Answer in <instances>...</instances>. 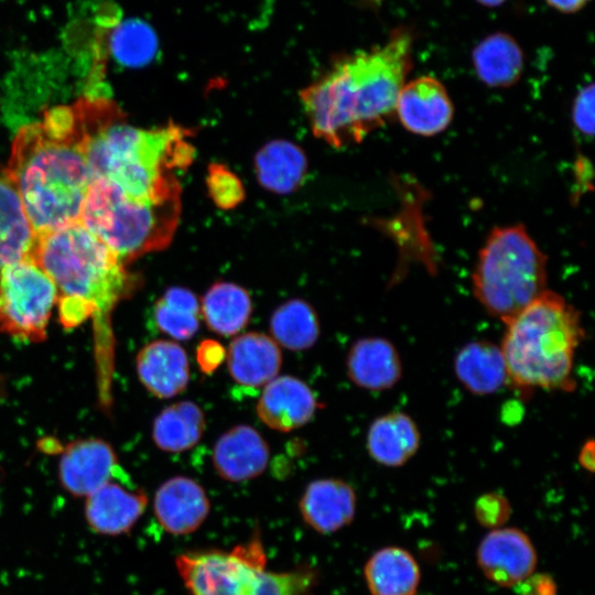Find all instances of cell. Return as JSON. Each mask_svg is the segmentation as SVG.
<instances>
[{
    "instance_id": "1",
    "label": "cell",
    "mask_w": 595,
    "mask_h": 595,
    "mask_svg": "<svg viewBox=\"0 0 595 595\" xmlns=\"http://www.w3.org/2000/svg\"><path fill=\"white\" fill-rule=\"evenodd\" d=\"M74 105L85 133L91 180H104L138 201L181 198L174 170L193 159L188 131L175 125L149 130L130 126L106 96L85 95Z\"/></svg>"
},
{
    "instance_id": "2",
    "label": "cell",
    "mask_w": 595,
    "mask_h": 595,
    "mask_svg": "<svg viewBox=\"0 0 595 595\" xmlns=\"http://www.w3.org/2000/svg\"><path fill=\"white\" fill-rule=\"evenodd\" d=\"M4 173L35 235L80 220L91 178L74 104L50 108L20 128Z\"/></svg>"
},
{
    "instance_id": "3",
    "label": "cell",
    "mask_w": 595,
    "mask_h": 595,
    "mask_svg": "<svg viewBox=\"0 0 595 595\" xmlns=\"http://www.w3.org/2000/svg\"><path fill=\"white\" fill-rule=\"evenodd\" d=\"M412 39L399 31L383 45L339 61L301 93L313 133L342 148L392 116L411 68Z\"/></svg>"
},
{
    "instance_id": "4",
    "label": "cell",
    "mask_w": 595,
    "mask_h": 595,
    "mask_svg": "<svg viewBox=\"0 0 595 595\" xmlns=\"http://www.w3.org/2000/svg\"><path fill=\"white\" fill-rule=\"evenodd\" d=\"M504 324L499 346L508 381L522 398L538 389L574 390L575 355L585 338L574 305L548 289Z\"/></svg>"
},
{
    "instance_id": "5",
    "label": "cell",
    "mask_w": 595,
    "mask_h": 595,
    "mask_svg": "<svg viewBox=\"0 0 595 595\" xmlns=\"http://www.w3.org/2000/svg\"><path fill=\"white\" fill-rule=\"evenodd\" d=\"M30 258L53 280L58 295L89 302L100 317L138 286L137 275L80 220L36 235Z\"/></svg>"
},
{
    "instance_id": "6",
    "label": "cell",
    "mask_w": 595,
    "mask_h": 595,
    "mask_svg": "<svg viewBox=\"0 0 595 595\" xmlns=\"http://www.w3.org/2000/svg\"><path fill=\"white\" fill-rule=\"evenodd\" d=\"M547 262L524 226L496 227L478 252L474 295L490 316L506 323L548 290Z\"/></svg>"
},
{
    "instance_id": "7",
    "label": "cell",
    "mask_w": 595,
    "mask_h": 595,
    "mask_svg": "<svg viewBox=\"0 0 595 595\" xmlns=\"http://www.w3.org/2000/svg\"><path fill=\"white\" fill-rule=\"evenodd\" d=\"M180 216L181 198L138 201L127 197L104 180H91L80 221L126 264L165 248Z\"/></svg>"
},
{
    "instance_id": "8",
    "label": "cell",
    "mask_w": 595,
    "mask_h": 595,
    "mask_svg": "<svg viewBox=\"0 0 595 595\" xmlns=\"http://www.w3.org/2000/svg\"><path fill=\"white\" fill-rule=\"evenodd\" d=\"M58 291L44 270L28 257L0 270V333L29 343L46 338Z\"/></svg>"
},
{
    "instance_id": "9",
    "label": "cell",
    "mask_w": 595,
    "mask_h": 595,
    "mask_svg": "<svg viewBox=\"0 0 595 595\" xmlns=\"http://www.w3.org/2000/svg\"><path fill=\"white\" fill-rule=\"evenodd\" d=\"M175 566L188 595H248L255 573L267 566L259 530L229 551L198 549L180 553Z\"/></svg>"
},
{
    "instance_id": "10",
    "label": "cell",
    "mask_w": 595,
    "mask_h": 595,
    "mask_svg": "<svg viewBox=\"0 0 595 595\" xmlns=\"http://www.w3.org/2000/svg\"><path fill=\"white\" fill-rule=\"evenodd\" d=\"M476 560L490 582L501 587H515L534 572L538 555L526 532L501 527L490 530L482 539Z\"/></svg>"
},
{
    "instance_id": "11",
    "label": "cell",
    "mask_w": 595,
    "mask_h": 595,
    "mask_svg": "<svg viewBox=\"0 0 595 595\" xmlns=\"http://www.w3.org/2000/svg\"><path fill=\"white\" fill-rule=\"evenodd\" d=\"M113 448L100 439H83L67 444L58 464V478L66 491L88 497L110 482L118 472Z\"/></svg>"
},
{
    "instance_id": "12",
    "label": "cell",
    "mask_w": 595,
    "mask_h": 595,
    "mask_svg": "<svg viewBox=\"0 0 595 595\" xmlns=\"http://www.w3.org/2000/svg\"><path fill=\"white\" fill-rule=\"evenodd\" d=\"M394 113L408 131L431 137L448 127L454 107L439 79L421 76L403 85L396 101Z\"/></svg>"
},
{
    "instance_id": "13",
    "label": "cell",
    "mask_w": 595,
    "mask_h": 595,
    "mask_svg": "<svg viewBox=\"0 0 595 595\" xmlns=\"http://www.w3.org/2000/svg\"><path fill=\"white\" fill-rule=\"evenodd\" d=\"M153 511L165 532L187 536L205 522L210 511V501L204 487L195 479L174 476L158 488Z\"/></svg>"
},
{
    "instance_id": "14",
    "label": "cell",
    "mask_w": 595,
    "mask_h": 595,
    "mask_svg": "<svg viewBox=\"0 0 595 595\" xmlns=\"http://www.w3.org/2000/svg\"><path fill=\"white\" fill-rule=\"evenodd\" d=\"M318 408L313 390L301 379L286 375L277 376L263 387L256 411L269 428L290 432L310 422Z\"/></svg>"
},
{
    "instance_id": "15",
    "label": "cell",
    "mask_w": 595,
    "mask_h": 595,
    "mask_svg": "<svg viewBox=\"0 0 595 595\" xmlns=\"http://www.w3.org/2000/svg\"><path fill=\"white\" fill-rule=\"evenodd\" d=\"M356 507L355 489L339 478L311 482L299 500L303 521L320 534H332L350 524Z\"/></svg>"
},
{
    "instance_id": "16",
    "label": "cell",
    "mask_w": 595,
    "mask_h": 595,
    "mask_svg": "<svg viewBox=\"0 0 595 595\" xmlns=\"http://www.w3.org/2000/svg\"><path fill=\"white\" fill-rule=\"evenodd\" d=\"M270 450L252 426L239 424L223 433L213 448V466L227 482L242 483L261 475L269 463Z\"/></svg>"
},
{
    "instance_id": "17",
    "label": "cell",
    "mask_w": 595,
    "mask_h": 595,
    "mask_svg": "<svg viewBox=\"0 0 595 595\" xmlns=\"http://www.w3.org/2000/svg\"><path fill=\"white\" fill-rule=\"evenodd\" d=\"M148 496L141 489H127L108 482L86 497L85 519L88 527L102 536H121L131 531L143 515Z\"/></svg>"
},
{
    "instance_id": "18",
    "label": "cell",
    "mask_w": 595,
    "mask_h": 595,
    "mask_svg": "<svg viewBox=\"0 0 595 595\" xmlns=\"http://www.w3.org/2000/svg\"><path fill=\"white\" fill-rule=\"evenodd\" d=\"M136 366L141 383L158 398L177 396L190 381L187 354L172 340L159 339L147 344L137 355Z\"/></svg>"
},
{
    "instance_id": "19",
    "label": "cell",
    "mask_w": 595,
    "mask_h": 595,
    "mask_svg": "<svg viewBox=\"0 0 595 595\" xmlns=\"http://www.w3.org/2000/svg\"><path fill=\"white\" fill-rule=\"evenodd\" d=\"M348 378L369 391L393 388L402 377V361L397 347L387 338L372 336L356 340L346 358Z\"/></svg>"
},
{
    "instance_id": "20",
    "label": "cell",
    "mask_w": 595,
    "mask_h": 595,
    "mask_svg": "<svg viewBox=\"0 0 595 595\" xmlns=\"http://www.w3.org/2000/svg\"><path fill=\"white\" fill-rule=\"evenodd\" d=\"M226 359L229 375L236 383L259 388L278 376L282 365V353L271 336L249 332L230 342Z\"/></svg>"
},
{
    "instance_id": "21",
    "label": "cell",
    "mask_w": 595,
    "mask_h": 595,
    "mask_svg": "<svg viewBox=\"0 0 595 595\" xmlns=\"http://www.w3.org/2000/svg\"><path fill=\"white\" fill-rule=\"evenodd\" d=\"M421 434L415 421L403 411H391L376 418L367 431L369 456L386 467H400L419 451Z\"/></svg>"
},
{
    "instance_id": "22",
    "label": "cell",
    "mask_w": 595,
    "mask_h": 595,
    "mask_svg": "<svg viewBox=\"0 0 595 595\" xmlns=\"http://www.w3.org/2000/svg\"><path fill=\"white\" fill-rule=\"evenodd\" d=\"M458 381L472 393L491 394L509 385L499 345L478 339L465 344L454 359Z\"/></svg>"
},
{
    "instance_id": "23",
    "label": "cell",
    "mask_w": 595,
    "mask_h": 595,
    "mask_svg": "<svg viewBox=\"0 0 595 595\" xmlns=\"http://www.w3.org/2000/svg\"><path fill=\"white\" fill-rule=\"evenodd\" d=\"M370 595H415L420 566L415 558L401 547H385L371 554L364 567Z\"/></svg>"
},
{
    "instance_id": "24",
    "label": "cell",
    "mask_w": 595,
    "mask_h": 595,
    "mask_svg": "<svg viewBox=\"0 0 595 595\" xmlns=\"http://www.w3.org/2000/svg\"><path fill=\"white\" fill-rule=\"evenodd\" d=\"M35 238L17 188L0 174V270L30 257Z\"/></svg>"
},
{
    "instance_id": "25",
    "label": "cell",
    "mask_w": 595,
    "mask_h": 595,
    "mask_svg": "<svg viewBox=\"0 0 595 595\" xmlns=\"http://www.w3.org/2000/svg\"><path fill=\"white\" fill-rule=\"evenodd\" d=\"M472 61L478 78L490 87L516 84L523 69V53L512 36L497 32L473 50Z\"/></svg>"
},
{
    "instance_id": "26",
    "label": "cell",
    "mask_w": 595,
    "mask_h": 595,
    "mask_svg": "<svg viewBox=\"0 0 595 595\" xmlns=\"http://www.w3.org/2000/svg\"><path fill=\"white\" fill-rule=\"evenodd\" d=\"M199 304L208 328L221 336L238 334L247 326L252 313L249 292L231 282L214 283Z\"/></svg>"
},
{
    "instance_id": "27",
    "label": "cell",
    "mask_w": 595,
    "mask_h": 595,
    "mask_svg": "<svg viewBox=\"0 0 595 595\" xmlns=\"http://www.w3.org/2000/svg\"><path fill=\"white\" fill-rule=\"evenodd\" d=\"M255 169L264 188L285 194L302 183L306 172V159L298 145L284 140H274L257 153Z\"/></svg>"
},
{
    "instance_id": "28",
    "label": "cell",
    "mask_w": 595,
    "mask_h": 595,
    "mask_svg": "<svg viewBox=\"0 0 595 595\" xmlns=\"http://www.w3.org/2000/svg\"><path fill=\"white\" fill-rule=\"evenodd\" d=\"M206 428L202 409L184 400L164 408L155 418L152 437L162 451L180 453L194 447Z\"/></svg>"
},
{
    "instance_id": "29",
    "label": "cell",
    "mask_w": 595,
    "mask_h": 595,
    "mask_svg": "<svg viewBox=\"0 0 595 595\" xmlns=\"http://www.w3.org/2000/svg\"><path fill=\"white\" fill-rule=\"evenodd\" d=\"M269 328L273 340L290 350L311 348L321 333L316 311L301 299H291L278 306L270 316Z\"/></svg>"
},
{
    "instance_id": "30",
    "label": "cell",
    "mask_w": 595,
    "mask_h": 595,
    "mask_svg": "<svg viewBox=\"0 0 595 595\" xmlns=\"http://www.w3.org/2000/svg\"><path fill=\"white\" fill-rule=\"evenodd\" d=\"M201 316V304L196 295L183 286L169 288L153 310L156 327L178 340L190 339L196 334Z\"/></svg>"
},
{
    "instance_id": "31",
    "label": "cell",
    "mask_w": 595,
    "mask_h": 595,
    "mask_svg": "<svg viewBox=\"0 0 595 595\" xmlns=\"http://www.w3.org/2000/svg\"><path fill=\"white\" fill-rule=\"evenodd\" d=\"M107 53L126 67L149 64L158 51V37L147 22L139 19L119 21L107 35Z\"/></svg>"
},
{
    "instance_id": "32",
    "label": "cell",
    "mask_w": 595,
    "mask_h": 595,
    "mask_svg": "<svg viewBox=\"0 0 595 595\" xmlns=\"http://www.w3.org/2000/svg\"><path fill=\"white\" fill-rule=\"evenodd\" d=\"M320 572L310 563H302L288 571L258 570L248 595H314Z\"/></svg>"
},
{
    "instance_id": "33",
    "label": "cell",
    "mask_w": 595,
    "mask_h": 595,
    "mask_svg": "<svg viewBox=\"0 0 595 595\" xmlns=\"http://www.w3.org/2000/svg\"><path fill=\"white\" fill-rule=\"evenodd\" d=\"M206 185L209 197L219 208H234L244 199L245 190L241 181L223 164L209 165Z\"/></svg>"
},
{
    "instance_id": "34",
    "label": "cell",
    "mask_w": 595,
    "mask_h": 595,
    "mask_svg": "<svg viewBox=\"0 0 595 595\" xmlns=\"http://www.w3.org/2000/svg\"><path fill=\"white\" fill-rule=\"evenodd\" d=\"M477 522L490 530L501 528L510 519L511 505L506 496L497 491L478 497L474 505Z\"/></svg>"
},
{
    "instance_id": "35",
    "label": "cell",
    "mask_w": 595,
    "mask_h": 595,
    "mask_svg": "<svg viewBox=\"0 0 595 595\" xmlns=\"http://www.w3.org/2000/svg\"><path fill=\"white\" fill-rule=\"evenodd\" d=\"M572 120L577 131L592 137L594 131V85L583 87L573 104Z\"/></svg>"
},
{
    "instance_id": "36",
    "label": "cell",
    "mask_w": 595,
    "mask_h": 595,
    "mask_svg": "<svg viewBox=\"0 0 595 595\" xmlns=\"http://www.w3.org/2000/svg\"><path fill=\"white\" fill-rule=\"evenodd\" d=\"M56 303L60 321L65 328L75 327L96 313L93 304L79 298L58 295Z\"/></svg>"
},
{
    "instance_id": "37",
    "label": "cell",
    "mask_w": 595,
    "mask_h": 595,
    "mask_svg": "<svg viewBox=\"0 0 595 595\" xmlns=\"http://www.w3.org/2000/svg\"><path fill=\"white\" fill-rule=\"evenodd\" d=\"M195 356L201 370L210 375L224 363L226 349L219 342L206 338L197 345Z\"/></svg>"
},
{
    "instance_id": "38",
    "label": "cell",
    "mask_w": 595,
    "mask_h": 595,
    "mask_svg": "<svg viewBox=\"0 0 595 595\" xmlns=\"http://www.w3.org/2000/svg\"><path fill=\"white\" fill-rule=\"evenodd\" d=\"M517 595H556L554 578L547 573H532L515 587Z\"/></svg>"
},
{
    "instance_id": "39",
    "label": "cell",
    "mask_w": 595,
    "mask_h": 595,
    "mask_svg": "<svg viewBox=\"0 0 595 595\" xmlns=\"http://www.w3.org/2000/svg\"><path fill=\"white\" fill-rule=\"evenodd\" d=\"M555 10L563 13L580 11L589 0H545Z\"/></svg>"
},
{
    "instance_id": "40",
    "label": "cell",
    "mask_w": 595,
    "mask_h": 595,
    "mask_svg": "<svg viewBox=\"0 0 595 595\" xmlns=\"http://www.w3.org/2000/svg\"><path fill=\"white\" fill-rule=\"evenodd\" d=\"M578 463L580 465L588 470H594V442L593 440L587 441L581 448L578 453Z\"/></svg>"
},
{
    "instance_id": "41",
    "label": "cell",
    "mask_w": 595,
    "mask_h": 595,
    "mask_svg": "<svg viewBox=\"0 0 595 595\" xmlns=\"http://www.w3.org/2000/svg\"><path fill=\"white\" fill-rule=\"evenodd\" d=\"M480 4L487 7H497L506 2L507 0H477Z\"/></svg>"
}]
</instances>
